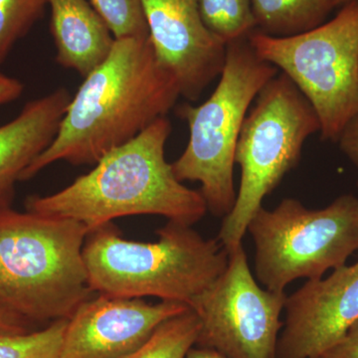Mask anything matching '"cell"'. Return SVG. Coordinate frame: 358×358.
<instances>
[{"label":"cell","mask_w":358,"mask_h":358,"mask_svg":"<svg viewBox=\"0 0 358 358\" xmlns=\"http://www.w3.org/2000/svg\"><path fill=\"white\" fill-rule=\"evenodd\" d=\"M180 90L150 37L115 39L108 58L72 96L57 134L21 176L29 180L54 162L95 164L173 110Z\"/></svg>","instance_id":"cell-1"},{"label":"cell","mask_w":358,"mask_h":358,"mask_svg":"<svg viewBox=\"0 0 358 358\" xmlns=\"http://www.w3.org/2000/svg\"><path fill=\"white\" fill-rule=\"evenodd\" d=\"M171 122L160 117L133 140L110 150L84 176L60 192L33 195L26 211L73 219L90 230L115 218L159 215L193 225L207 212L200 192L176 178L166 159Z\"/></svg>","instance_id":"cell-2"},{"label":"cell","mask_w":358,"mask_h":358,"mask_svg":"<svg viewBox=\"0 0 358 358\" xmlns=\"http://www.w3.org/2000/svg\"><path fill=\"white\" fill-rule=\"evenodd\" d=\"M89 232L73 219L0 207V308L28 322L69 320L93 298L83 256Z\"/></svg>","instance_id":"cell-3"},{"label":"cell","mask_w":358,"mask_h":358,"mask_svg":"<svg viewBox=\"0 0 358 358\" xmlns=\"http://www.w3.org/2000/svg\"><path fill=\"white\" fill-rule=\"evenodd\" d=\"M159 241L141 243L121 236L112 222L90 230L83 256L94 293L112 298L155 296L190 308L224 271L229 253L186 224L169 221Z\"/></svg>","instance_id":"cell-4"},{"label":"cell","mask_w":358,"mask_h":358,"mask_svg":"<svg viewBox=\"0 0 358 358\" xmlns=\"http://www.w3.org/2000/svg\"><path fill=\"white\" fill-rule=\"evenodd\" d=\"M279 74L258 55L248 36L227 43L216 89L201 105L183 103L178 115L189 129L185 152L173 166L179 181H199L207 211L226 217L236 202L234 166L238 138L251 103Z\"/></svg>","instance_id":"cell-5"},{"label":"cell","mask_w":358,"mask_h":358,"mask_svg":"<svg viewBox=\"0 0 358 358\" xmlns=\"http://www.w3.org/2000/svg\"><path fill=\"white\" fill-rule=\"evenodd\" d=\"M320 131L317 113L284 73L264 86L238 138L235 164L241 182L217 239L228 253L242 245L251 219L265 197L298 166L306 141Z\"/></svg>","instance_id":"cell-6"},{"label":"cell","mask_w":358,"mask_h":358,"mask_svg":"<svg viewBox=\"0 0 358 358\" xmlns=\"http://www.w3.org/2000/svg\"><path fill=\"white\" fill-rule=\"evenodd\" d=\"M255 245L257 279L285 292L296 280L320 279L358 251V197L345 194L320 209L285 199L257 211L247 229Z\"/></svg>","instance_id":"cell-7"},{"label":"cell","mask_w":358,"mask_h":358,"mask_svg":"<svg viewBox=\"0 0 358 358\" xmlns=\"http://www.w3.org/2000/svg\"><path fill=\"white\" fill-rule=\"evenodd\" d=\"M248 39L257 55L281 70L312 105L322 140L338 143L358 115V0L307 32L273 37L255 29Z\"/></svg>","instance_id":"cell-8"},{"label":"cell","mask_w":358,"mask_h":358,"mask_svg":"<svg viewBox=\"0 0 358 358\" xmlns=\"http://www.w3.org/2000/svg\"><path fill=\"white\" fill-rule=\"evenodd\" d=\"M287 296L259 286L240 245L230 252L223 274L192 306L201 324L196 345L228 358H277Z\"/></svg>","instance_id":"cell-9"},{"label":"cell","mask_w":358,"mask_h":358,"mask_svg":"<svg viewBox=\"0 0 358 358\" xmlns=\"http://www.w3.org/2000/svg\"><path fill=\"white\" fill-rule=\"evenodd\" d=\"M155 55L176 77L180 95L197 101L222 73L227 44L212 34L199 0H141Z\"/></svg>","instance_id":"cell-10"},{"label":"cell","mask_w":358,"mask_h":358,"mask_svg":"<svg viewBox=\"0 0 358 358\" xmlns=\"http://www.w3.org/2000/svg\"><path fill=\"white\" fill-rule=\"evenodd\" d=\"M277 358H319L358 322V262L287 296Z\"/></svg>","instance_id":"cell-11"},{"label":"cell","mask_w":358,"mask_h":358,"mask_svg":"<svg viewBox=\"0 0 358 358\" xmlns=\"http://www.w3.org/2000/svg\"><path fill=\"white\" fill-rule=\"evenodd\" d=\"M178 301L150 305L141 298L99 294L68 320L58 358H124L166 320L189 310Z\"/></svg>","instance_id":"cell-12"},{"label":"cell","mask_w":358,"mask_h":358,"mask_svg":"<svg viewBox=\"0 0 358 358\" xmlns=\"http://www.w3.org/2000/svg\"><path fill=\"white\" fill-rule=\"evenodd\" d=\"M71 99L67 89L59 88L0 126V207L10 206L16 182L55 138Z\"/></svg>","instance_id":"cell-13"},{"label":"cell","mask_w":358,"mask_h":358,"mask_svg":"<svg viewBox=\"0 0 358 358\" xmlns=\"http://www.w3.org/2000/svg\"><path fill=\"white\" fill-rule=\"evenodd\" d=\"M58 64L87 77L110 55L114 35L88 0H48Z\"/></svg>","instance_id":"cell-14"},{"label":"cell","mask_w":358,"mask_h":358,"mask_svg":"<svg viewBox=\"0 0 358 358\" xmlns=\"http://www.w3.org/2000/svg\"><path fill=\"white\" fill-rule=\"evenodd\" d=\"M256 30L289 37L322 25L334 9L331 0H250Z\"/></svg>","instance_id":"cell-15"},{"label":"cell","mask_w":358,"mask_h":358,"mask_svg":"<svg viewBox=\"0 0 358 358\" xmlns=\"http://www.w3.org/2000/svg\"><path fill=\"white\" fill-rule=\"evenodd\" d=\"M199 317L192 308L166 320L138 350L124 358H185L196 345Z\"/></svg>","instance_id":"cell-16"},{"label":"cell","mask_w":358,"mask_h":358,"mask_svg":"<svg viewBox=\"0 0 358 358\" xmlns=\"http://www.w3.org/2000/svg\"><path fill=\"white\" fill-rule=\"evenodd\" d=\"M199 6L207 29L226 44L256 29L250 0H199Z\"/></svg>","instance_id":"cell-17"},{"label":"cell","mask_w":358,"mask_h":358,"mask_svg":"<svg viewBox=\"0 0 358 358\" xmlns=\"http://www.w3.org/2000/svg\"><path fill=\"white\" fill-rule=\"evenodd\" d=\"M68 320H58L40 331H0V358H58Z\"/></svg>","instance_id":"cell-18"},{"label":"cell","mask_w":358,"mask_h":358,"mask_svg":"<svg viewBox=\"0 0 358 358\" xmlns=\"http://www.w3.org/2000/svg\"><path fill=\"white\" fill-rule=\"evenodd\" d=\"M48 0H0V64L41 17Z\"/></svg>","instance_id":"cell-19"},{"label":"cell","mask_w":358,"mask_h":358,"mask_svg":"<svg viewBox=\"0 0 358 358\" xmlns=\"http://www.w3.org/2000/svg\"><path fill=\"white\" fill-rule=\"evenodd\" d=\"M115 39L150 37L141 0H88Z\"/></svg>","instance_id":"cell-20"},{"label":"cell","mask_w":358,"mask_h":358,"mask_svg":"<svg viewBox=\"0 0 358 358\" xmlns=\"http://www.w3.org/2000/svg\"><path fill=\"white\" fill-rule=\"evenodd\" d=\"M319 358H358V322L336 345Z\"/></svg>","instance_id":"cell-21"},{"label":"cell","mask_w":358,"mask_h":358,"mask_svg":"<svg viewBox=\"0 0 358 358\" xmlns=\"http://www.w3.org/2000/svg\"><path fill=\"white\" fill-rule=\"evenodd\" d=\"M338 143L341 152L358 167V115L346 124Z\"/></svg>","instance_id":"cell-22"},{"label":"cell","mask_w":358,"mask_h":358,"mask_svg":"<svg viewBox=\"0 0 358 358\" xmlns=\"http://www.w3.org/2000/svg\"><path fill=\"white\" fill-rule=\"evenodd\" d=\"M23 90L24 86L20 81L0 72V106L20 98Z\"/></svg>","instance_id":"cell-23"},{"label":"cell","mask_w":358,"mask_h":358,"mask_svg":"<svg viewBox=\"0 0 358 358\" xmlns=\"http://www.w3.org/2000/svg\"><path fill=\"white\" fill-rule=\"evenodd\" d=\"M28 320L22 319L20 315L0 308V331L7 333H26Z\"/></svg>","instance_id":"cell-24"},{"label":"cell","mask_w":358,"mask_h":358,"mask_svg":"<svg viewBox=\"0 0 358 358\" xmlns=\"http://www.w3.org/2000/svg\"><path fill=\"white\" fill-rule=\"evenodd\" d=\"M185 358H228L225 355L217 352V350H212V348H202L197 346L193 348L188 352Z\"/></svg>","instance_id":"cell-25"},{"label":"cell","mask_w":358,"mask_h":358,"mask_svg":"<svg viewBox=\"0 0 358 358\" xmlns=\"http://www.w3.org/2000/svg\"><path fill=\"white\" fill-rule=\"evenodd\" d=\"M355 1V0H331V4H333L334 8L336 6H345V4L350 3V2Z\"/></svg>","instance_id":"cell-26"},{"label":"cell","mask_w":358,"mask_h":358,"mask_svg":"<svg viewBox=\"0 0 358 358\" xmlns=\"http://www.w3.org/2000/svg\"><path fill=\"white\" fill-rule=\"evenodd\" d=\"M357 186H358V181H357Z\"/></svg>","instance_id":"cell-27"}]
</instances>
